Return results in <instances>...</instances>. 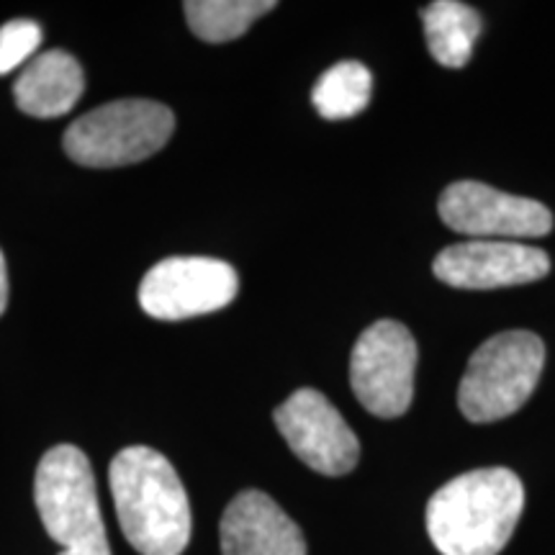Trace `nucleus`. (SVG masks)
Wrapping results in <instances>:
<instances>
[{"mask_svg":"<svg viewBox=\"0 0 555 555\" xmlns=\"http://www.w3.org/2000/svg\"><path fill=\"white\" fill-rule=\"evenodd\" d=\"M124 538L142 555H183L191 543V502L172 463L157 450L124 448L108 468Z\"/></svg>","mask_w":555,"mask_h":555,"instance_id":"obj_1","label":"nucleus"},{"mask_svg":"<svg viewBox=\"0 0 555 555\" xmlns=\"http://www.w3.org/2000/svg\"><path fill=\"white\" fill-rule=\"evenodd\" d=\"M522 506L525 486L509 468L468 470L429 499V540L442 555H499Z\"/></svg>","mask_w":555,"mask_h":555,"instance_id":"obj_2","label":"nucleus"},{"mask_svg":"<svg viewBox=\"0 0 555 555\" xmlns=\"http://www.w3.org/2000/svg\"><path fill=\"white\" fill-rule=\"evenodd\" d=\"M34 499L47 535L65 547L60 555H111L93 468L80 448L57 446L41 457Z\"/></svg>","mask_w":555,"mask_h":555,"instance_id":"obj_3","label":"nucleus"},{"mask_svg":"<svg viewBox=\"0 0 555 555\" xmlns=\"http://www.w3.org/2000/svg\"><path fill=\"white\" fill-rule=\"evenodd\" d=\"M545 365V345L532 332H502L489 337L470 356L457 406L476 425L515 414L538 388Z\"/></svg>","mask_w":555,"mask_h":555,"instance_id":"obj_4","label":"nucleus"},{"mask_svg":"<svg viewBox=\"0 0 555 555\" xmlns=\"http://www.w3.org/2000/svg\"><path fill=\"white\" fill-rule=\"evenodd\" d=\"M176 116L165 103L124 99L82 114L65 134V152L82 168H124L168 144Z\"/></svg>","mask_w":555,"mask_h":555,"instance_id":"obj_5","label":"nucleus"},{"mask_svg":"<svg viewBox=\"0 0 555 555\" xmlns=\"http://www.w3.org/2000/svg\"><path fill=\"white\" fill-rule=\"evenodd\" d=\"M416 343L404 324L380 319L358 337L350 356V386L360 404L380 420L412 406Z\"/></svg>","mask_w":555,"mask_h":555,"instance_id":"obj_6","label":"nucleus"},{"mask_svg":"<svg viewBox=\"0 0 555 555\" xmlns=\"http://www.w3.org/2000/svg\"><path fill=\"white\" fill-rule=\"evenodd\" d=\"M240 275L217 258H165L142 278L139 304L163 322L204 317L234 301Z\"/></svg>","mask_w":555,"mask_h":555,"instance_id":"obj_7","label":"nucleus"},{"mask_svg":"<svg viewBox=\"0 0 555 555\" xmlns=\"http://www.w3.org/2000/svg\"><path fill=\"white\" fill-rule=\"evenodd\" d=\"M275 427L301 463L324 476H345L358 466L360 442L332 401L314 388H298L275 409Z\"/></svg>","mask_w":555,"mask_h":555,"instance_id":"obj_8","label":"nucleus"},{"mask_svg":"<svg viewBox=\"0 0 555 555\" xmlns=\"http://www.w3.org/2000/svg\"><path fill=\"white\" fill-rule=\"evenodd\" d=\"M440 219L468 237H545L553 214L540 201L512 196L478 180H457L442 191L437 204Z\"/></svg>","mask_w":555,"mask_h":555,"instance_id":"obj_9","label":"nucleus"},{"mask_svg":"<svg viewBox=\"0 0 555 555\" xmlns=\"http://www.w3.org/2000/svg\"><path fill=\"white\" fill-rule=\"evenodd\" d=\"M437 281L453 288L489 291L540 281L551 270L545 249L509 240H470L450 245L433 262Z\"/></svg>","mask_w":555,"mask_h":555,"instance_id":"obj_10","label":"nucleus"},{"mask_svg":"<svg viewBox=\"0 0 555 555\" xmlns=\"http://www.w3.org/2000/svg\"><path fill=\"white\" fill-rule=\"evenodd\" d=\"M221 555H307L298 525L262 491H242L221 517Z\"/></svg>","mask_w":555,"mask_h":555,"instance_id":"obj_11","label":"nucleus"},{"mask_svg":"<svg viewBox=\"0 0 555 555\" xmlns=\"http://www.w3.org/2000/svg\"><path fill=\"white\" fill-rule=\"evenodd\" d=\"M86 90L80 62L65 50H50L34 57L13 86L16 106L26 116L57 119L75 108Z\"/></svg>","mask_w":555,"mask_h":555,"instance_id":"obj_12","label":"nucleus"},{"mask_svg":"<svg viewBox=\"0 0 555 555\" xmlns=\"http://www.w3.org/2000/svg\"><path fill=\"white\" fill-rule=\"evenodd\" d=\"M429 54L442 67H463L474 54V44L481 34V16L457 0H435L422 11Z\"/></svg>","mask_w":555,"mask_h":555,"instance_id":"obj_13","label":"nucleus"},{"mask_svg":"<svg viewBox=\"0 0 555 555\" xmlns=\"http://www.w3.org/2000/svg\"><path fill=\"white\" fill-rule=\"evenodd\" d=\"M275 9V0H189L183 3L191 31L208 44L240 39L255 21Z\"/></svg>","mask_w":555,"mask_h":555,"instance_id":"obj_14","label":"nucleus"},{"mask_svg":"<svg viewBox=\"0 0 555 555\" xmlns=\"http://www.w3.org/2000/svg\"><path fill=\"white\" fill-rule=\"evenodd\" d=\"M371 90V69L356 60H345L337 62L335 67H330L317 80L314 90H311V103H314L319 116H324L330 121L352 119V116H358L360 111L367 108Z\"/></svg>","mask_w":555,"mask_h":555,"instance_id":"obj_15","label":"nucleus"},{"mask_svg":"<svg viewBox=\"0 0 555 555\" xmlns=\"http://www.w3.org/2000/svg\"><path fill=\"white\" fill-rule=\"evenodd\" d=\"M41 44V29L29 18L9 21L0 26V75H9L34 57Z\"/></svg>","mask_w":555,"mask_h":555,"instance_id":"obj_16","label":"nucleus"},{"mask_svg":"<svg viewBox=\"0 0 555 555\" xmlns=\"http://www.w3.org/2000/svg\"><path fill=\"white\" fill-rule=\"evenodd\" d=\"M9 307V270H5V258L0 253V314Z\"/></svg>","mask_w":555,"mask_h":555,"instance_id":"obj_17","label":"nucleus"}]
</instances>
